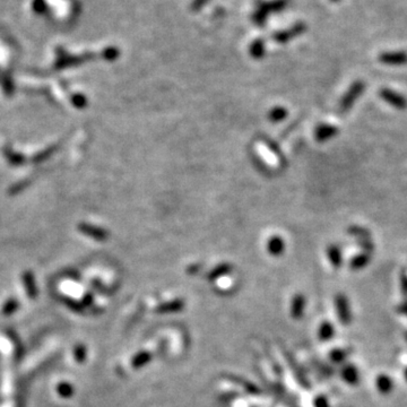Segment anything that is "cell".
<instances>
[{"instance_id":"7c38bea8","label":"cell","mask_w":407,"mask_h":407,"mask_svg":"<svg viewBox=\"0 0 407 407\" xmlns=\"http://www.w3.org/2000/svg\"><path fill=\"white\" fill-rule=\"evenodd\" d=\"M232 269L233 267L232 265L229 264V262H222V264L214 267V268L209 271V274L207 275V279L210 282H215L216 279L225 276V275H229L231 271H232Z\"/></svg>"},{"instance_id":"9c48e42d","label":"cell","mask_w":407,"mask_h":407,"mask_svg":"<svg viewBox=\"0 0 407 407\" xmlns=\"http://www.w3.org/2000/svg\"><path fill=\"white\" fill-rule=\"evenodd\" d=\"M341 377L346 384L355 386L360 382V372L357 368L353 364H345L341 370Z\"/></svg>"},{"instance_id":"5b68a950","label":"cell","mask_w":407,"mask_h":407,"mask_svg":"<svg viewBox=\"0 0 407 407\" xmlns=\"http://www.w3.org/2000/svg\"><path fill=\"white\" fill-rule=\"evenodd\" d=\"M379 61L388 66H403L407 63V53L404 51H390L379 55Z\"/></svg>"},{"instance_id":"4fadbf2b","label":"cell","mask_w":407,"mask_h":407,"mask_svg":"<svg viewBox=\"0 0 407 407\" xmlns=\"http://www.w3.org/2000/svg\"><path fill=\"white\" fill-rule=\"evenodd\" d=\"M376 387L378 392L380 394L388 395L394 390V381L393 379L389 376H387V374H380V376L377 377Z\"/></svg>"},{"instance_id":"ac0fdd59","label":"cell","mask_w":407,"mask_h":407,"mask_svg":"<svg viewBox=\"0 0 407 407\" xmlns=\"http://www.w3.org/2000/svg\"><path fill=\"white\" fill-rule=\"evenodd\" d=\"M287 114H289V112H287V110L284 106H275L268 112V120L274 123L281 122L285 120Z\"/></svg>"},{"instance_id":"44dd1931","label":"cell","mask_w":407,"mask_h":407,"mask_svg":"<svg viewBox=\"0 0 407 407\" xmlns=\"http://www.w3.org/2000/svg\"><path fill=\"white\" fill-rule=\"evenodd\" d=\"M349 233L351 235H353V237L358 238V240H361V239L370 238V234L368 231L360 226H351L349 229Z\"/></svg>"},{"instance_id":"2e32d148","label":"cell","mask_w":407,"mask_h":407,"mask_svg":"<svg viewBox=\"0 0 407 407\" xmlns=\"http://www.w3.org/2000/svg\"><path fill=\"white\" fill-rule=\"evenodd\" d=\"M249 53L251 58L259 60L265 55V41L261 39H257L251 43L249 48Z\"/></svg>"},{"instance_id":"484cf974","label":"cell","mask_w":407,"mask_h":407,"mask_svg":"<svg viewBox=\"0 0 407 407\" xmlns=\"http://www.w3.org/2000/svg\"><path fill=\"white\" fill-rule=\"evenodd\" d=\"M397 311L401 314H404L405 317H407V300H405L404 302L401 303V305L397 306Z\"/></svg>"},{"instance_id":"8992f818","label":"cell","mask_w":407,"mask_h":407,"mask_svg":"<svg viewBox=\"0 0 407 407\" xmlns=\"http://www.w3.org/2000/svg\"><path fill=\"white\" fill-rule=\"evenodd\" d=\"M380 97L385 102L393 105L394 107H396V109L404 110L407 106V100L403 97V95L396 93V92H394L393 90L382 89L380 91Z\"/></svg>"},{"instance_id":"7a4b0ae2","label":"cell","mask_w":407,"mask_h":407,"mask_svg":"<svg viewBox=\"0 0 407 407\" xmlns=\"http://www.w3.org/2000/svg\"><path fill=\"white\" fill-rule=\"evenodd\" d=\"M365 89V84L361 81H356L353 83L352 85L350 86V89L347 90L346 93L344 94V97L342 98L341 102H339V111L342 113H346L351 110V107L354 105V103L356 102V100L358 97L364 92Z\"/></svg>"},{"instance_id":"f1b7e54d","label":"cell","mask_w":407,"mask_h":407,"mask_svg":"<svg viewBox=\"0 0 407 407\" xmlns=\"http://www.w3.org/2000/svg\"><path fill=\"white\" fill-rule=\"evenodd\" d=\"M405 339H406V342H407V332L405 333Z\"/></svg>"},{"instance_id":"30bf717a","label":"cell","mask_w":407,"mask_h":407,"mask_svg":"<svg viewBox=\"0 0 407 407\" xmlns=\"http://www.w3.org/2000/svg\"><path fill=\"white\" fill-rule=\"evenodd\" d=\"M267 250L268 254L273 257H281L285 251V242L282 237L274 235L267 242Z\"/></svg>"},{"instance_id":"e0dca14e","label":"cell","mask_w":407,"mask_h":407,"mask_svg":"<svg viewBox=\"0 0 407 407\" xmlns=\"http://www.w3.org/2000/svg\"><path fill=\"white\" fill-rule=\"evenodd\" d=\"M370 259H371V256L369 254L363 253V254H357V256H355L354 258L351 259V261H350L351 269H353V270L363 269L364 267L369 265Z\"/></svg>"},{"instance_id":"d6986e66","label":"cell","mask_w":407,"mask_h":407,"mask_svg":"<svg viewBox=\"0 0 407 407\" xmlns=\"http://www.w3.org/2000/svg\"><path fill=\"white\" fill-rule=\"evenodd\" d=\"M350 355V351L343 349H335L329 354V360L333 364H343Z\"/></svg>"},{"instance_id":"3957f363","label":"cell","mask_w":407,"mask_h":407,"mask_svg":"<svg viewBox=\"0 0 407 407\" xmlns=\"http://www.w3.org/2000/svg\"><path fill=\"white\" fill-rule=\"evenodd\" d=\"M335 306H336L339 321L343 325H350L352 321V311H351V305L346 295L337 294L335 298Z\"/></svg>"},{"instance_id":"5bb4252c","label":"cell","mask_w":407,"mask_h":407,"mask_svg":"<svg viewBox=\"0 0 407 407\" xmlns=\"http://www.w3.org/2000/svg\"><path fill=\"white\" fill-rule=\"evenodd\" d=\"M327 256L335 268H339L343 265V256H342V251L338 248L337 246L330 245L328 248H327Z\"/></svg>"},{"instance_id":"83f0119b","label":"cell","mask_w":407,"mask_h":407,"mask_svg":"<svg viewBox=\"0 0 407 407\" xmlns=\"http://www.w3.org/2000/svg\"><path fill=\"white\" fill-rule=\"evenodd\" d=\"M404 378H405V380H406V382H407V368H406L405 371H404Z\"/></svg>"},{"instance_id":"8fae6325","label":"cell","mask_w":407,"mask_h":407,"mask_svg":"<svg viewBox=\"0 0 407 407\" xmlns=\"http://www.w3.org/2000/svg\"><path fill=\"white\" fill-rule=\"evenodd\" d=\"M185 308V302L181 299H175L172 301H167L159 305L155 311L157 313H174L178 312V311H181Z\"/></svg>"},{"instance_id":"ffe728a7","label":"cell","mask_w":407,"mask_h":407,"mask_svg":"<svg viewBox=\"0 0 407 407\" xmlns=\"http://www.w3.org/2000/svg\"><path fill=\"white\" fill-rule=\"evenodd\" d=\"M152 358H153V354L149 352V351H144V352L138 353L133 360L134 368L139 369L143 368V366H146L152 361Z\"/></svg>"},{"instance_id":"603a6c76","label":"cell","mask_w":407,"mask_h":407,"mask_svg":"<svg viewBox=\"0 0 407 407\" xmlns=\"http://www.w3.org/2000/svg\"><path fill=\"white\" fill-rule=\"evenodd\" d=\"M314 407H330V404L327 397L325 396H317L313 401Z\"/></svg>"},{"instance_id":"d4e9b609","label":"cell","mask_w":407,"mask_h":407,"mask_svg":"<svg viewBox=\"0 0 407 407\" xmlns=\"http://www.w3.org/2000/svg\"><path fill=\"white\" fill-rule=\"evenodd\" d=\"M208 1H209V0H194L193 5H191V8H193L194 10H199L203 6H205Z\"/></svg>"},{"instance_id":"f546056e","label":"cell","mask_w":407,"mask_h":407,"mask_svg":"<svg viewBox=\"0 0 407 407\" xmlns=\"http://www.w3.org/2000/svg\"><path fill=\"white\" fill-rule=\"evenodd\" d=\"M332 1H338V0H332Z\"/></svg>"},{"instance_id":"4316f807","label":"cell","mask_w":407,"mask_h":407,"mask_svg":"<svg viewBox=\"0 0 407 407\" xmlns=\"http://www.w3.org/2000/svg\"><path fill=\"white\" fill-rule=\"evenodd\" d=\"M199 268H201V266H199V265H191V266L188 267V273H189V274L197 273V270H198Z\"/></svg>"},{"instance_id":"cb8c5ba5","label":"cell","mask_w":407,"mask_h":407,"mask_svg":"<svg viewBox=\"0 0 407 407\" xmlns=\"http://www.w3.org/2000/svg\"><path fill=\"white\" fill-rule=\"evenodd\" d=\"M401 289L402 293L407 297V274L402 273L401 275Z\"/></svg>"},{"instance_id":"7402d4cb","label":"cell","mask_w":407,"mask_h":407,"mask_svg":"<svg viewBox=\"0 0 407 407\" xmlns=\"http://www.w3.org/2000/svg\"><path fill=\"white\" fill-rule=\"evenodd\" d=\"M266 145L268 146V149L270 150L271 153H274L275 156H276L279 159V161H282L283 163L285 162V158H284V156H283L282 151L279 150V147H278V145L276 143H274L273 141H266Z\"/></svg>"},{"instance_id":"277c9868","label":"cell","mask_w":407,"mask_h":407,"mask_svg":"<svg viewBox=\"0 0 407 407\" xmlns=\"http://www.w3.org/2000/svg\"><path fill=\"white\" fill-rule=\"evenodd\" d=\"M305 30H306L305 24L298 23V24H295L294 26L291 27V29H287V30L275 33L273 35V39L277 43H286V42L291 41V40H293L294 38L299 37V35H301Z\"/></svg>"},{"instance_id":"ba28073f","label":"cell","mask_w":407,"mask_h":407,"mask_svg":"<svg viewBox=\"0 0 407 407\" xmlns=\"http://www.w3.org/2000/svg\"><path fill=\"white\" fill-rule=\"evenodd\" d=\"M305 305H306V300H305V295L303 294L294 295V298L292 299V302H291V317L295 319V320H300V319L303 317V313H305Z\"/></svg>"},{"instance_id":"6da1fadb","label":"cell","mask_w":407,"mask_h":407,"mask_svg":"<svg viewBox=\"0 0 407 407\" xmlns=\"http://www.w3.org/2000/svg\"><path fill=\"white\" fill-rule=\"evenodd\" d=\"M289 0H274L270 2L261 1L259 2L258 9L256 13L254 14L253 21L258 26H264L266 22L267 15L269 13H277V11H282L284 8L289 5Z\"/></svg>"},{"instance_id":"52a82bcc","label":"cell","mask_w":407,"mask_h":407,"mask_svg":"<svg viewBox=\"0 0 407 407\" xmlns=\"http://www.w3.org/2000/svg\"><path fill=\"white\" fill-rule=\"evenodd\" d=\"M339 133V129L336 126L328 125V123H321L314 130V139L318 143H325L330 139L336 137Z\"/></svg>"},{"instance_id":"9a60e30c","label":"cell","mask_w":407,"mask_h":407,"mask_svg":"<svg viewBox=\"0 0 407 407\" xmlns=\"http://www.w3.org/2000/svg\"><path fill=\"white\" fill-rule=\"evenodd\" d=\"M335 333H336V330H335V327L332 322L324 321L318 329V337L321 342H327L335 336Z\"/></svg>"}]
</instances>
